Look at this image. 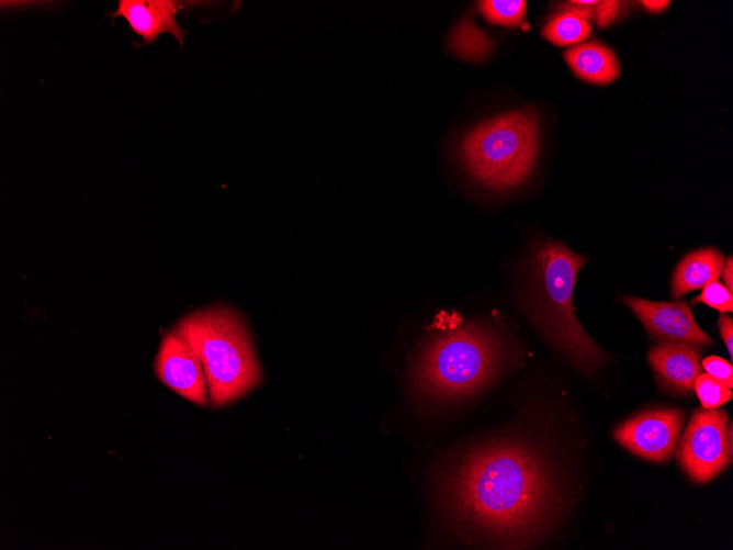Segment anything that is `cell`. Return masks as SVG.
<instances>
[{
	"mask_svg": "<svg viewBox=\"0 0 733 550\" xmlns=\"http://www.w3.org/2000/svg\"><path fill=\"white\" fill-rule=\"evenodd\" d=\"M439 497L463 530L506 547L540 537L564 505L545 457L517 439L471 448L440 479Z\"/></svg>",
	"mask_w": 733,
	"mask_h": 550,
	"instance_id": "6da1fadb",
	"label": "cell"
},
{
	"mask_svg": "<svg viewBox=\"0 0 733 550\" xmlns=\"http://www.w3.org/2000/svg\"><path fill=\"white\" fill-rule=\"evenodd\" d=\"M506 359L497 333L480 322H467L431 336L418 350L411 383L415 393L432 404H455L488 386Z\"/></svg>",
	"mask_w": 733,
	"mask_h": 550,
	"instance_id": "7a4b0ae2",
	"label": "cell"
},
{
	"mask_svg": "<svg viewBox=\"0 0 733 550\" xmlns=\"http://www.w3.org/2000/svg\"><path fill=\"white\" fill-rule=\"evenodd\" d=\"M586 258L564 243L544 242L532 250L528 271L529 312L543 335L582 371L606 361L601 348L577 321L572 304L577 273Z\"/></svg>",
	"mask_w": 733,
	"mask_h": 550,
	"instance_id": "3957f363",
	"label": "cell"
},
{
	"mask_svg": "<svg viewBox=\"0 0 733 550\" xmlns=\"http://www.w3.org/2000/svg\"><path fill=\"white\" fill-rule=\"evenodd\" d=\"M200 358L212 408L247 395L262 380L248 326L235 310L214 305L183 316L177 324Z\"/></svg>",
	"mask_w": 733,
	"mask_h": 550,
	"instance_id": "277c9868",
	"label": "cell"
},
{
	"mask_svg": "<svg viewBox=\"0 0 733 550\" xmlns=\"http://www.w3.org/2000/svg\"><path fill=\"white\" fill-rule=\"evenodd\" d=\"M539 114L522 108L486 120L460 144L469 173L495 191L521 184L531 175L539 150Z\"/></svg>",
	"mask_w": 733,
	"mask_h": 550,
	"instance_id": "5b68a950",
	"label": "cell"
},
{
	"mask_svg": "<svg viewBox=\"0 0 733 550\" xmlns=\"http://www.w3.org/2000/svg\"><path fill=\"white\" fill-rule=\"evenodd\" d=\"M676 458L698 483L713 479L732 461V425L723 408L696 409L677 445Z\"/></svg>",
	"mask_w": 733,
	"mask_h": 550,
	"instance_id": "8992f818",
	"label": "cell"
},
{
	"mask_svg": "<svg viewBox=\"0 0 733 550\" xmlns=\"http://www.w3.org/2000/svg\"><path fill=\"white\" fill-rule=\"evenodd\" d=\"M685 422L680 408L643 411L619 425L613 437L632 453L655 462H667L674 454Z\"/></svg>",
	"mask_w": 733,
	"mask_h": 550,
	"instance_id": "52a82bcc",
	"label": "cell"
},
{
	"mask_svg": "<svg viewBox=\"0 0 733 550\" xmlns=\"http://www.w3.org/2000/svg\"><path fill=\"white\" fill-rule=\"evenodd\" d=\"M154 370L165 385L183 399L199 406L210 405L203 364L177 326L162 336Z\"/></svg>",
	"mask_w": 733,
	"mask_h": 550,
	"instance_id": "ba28073f",
	"label": "cell"
},
{
	"mask_svg": "<svg viewBox=\"0 0 733 550\" xmlns=\"http://www.w3.org/2000/svg\"><path fill=\"white\" fill-rule=\"evenodd\" d=\"M621 300L658 345L680 344L701 348L714 344L697 325L684 301L655 302L634 296H622Z\"/></svg>",
	"mask_w": 733,
	"mask_h": 550,
	"instance_id": "9c48e42d",
	"label": "cell"
},
{
	"mask_svg": "<svg viewBox=\"0 0 733 550\" xmlns=\"http://www.w3.org/2000/svg\"><path fill=\"white\" fill-rule=\"evenodd\" d=\"M184 3L173 0H119L113 19H125L132 31L143 38L136 46L151 45L159 35L169 33L183 46L187 31L177 22V14Z\"/></svg>",
	"mask_w": 733,
	"mask_h": 550,
	"instance_id": "30bf717a",
	"label": "cell"
},
{
	"mask_svg": "<svg viewBox=\"0 0 733 550\" xmlns=\"http://www.w3.org/2000/svg\"><path fill=\"white\" fill-rule=\"evenodd\" d=\"M701 348L689 345H658L650 349L647 359L659 386L673 394L693 391L696 378L701 373Z\"/></svg>",
	"mask_w": 733,
	"mask_h": 550,
	"instance_id": "8fae6325",
	"label": "cell"
},
{
	"mask_svg": "<svg viewBox=\"0 0 733 550\" xmlns=\"http://www.w3.org/2000/svg\"><path fill=\"white\" fill-rule=\"evenodd\" d=\"M724 262V256L717 248L707 247L691 251L674 271L670 296L679 299L690 291L718 281Z\"/></svg>",
	"mask_w": 733,
	"mask_h": 550,
	"instance_id": "7c38bea8",
	"label": "cell"
},
{
	"mask_svg": "<svg viewBox=\"0 0 733 550\" xmlns=\"http://www.w3.org/2000/svg\"><path fill=\"white\" fill-rule=\"evenodd\" d=\"M564 58L579 78L591 83H609L620 72L614 53L599 41L573 45L565 50Z\"/></svg>",
	"mask_w": 733,
	"mask_h": 550,
	"instance_id": "4fadbf2b",
	"label": "cell"
},
{
	"mask_svg": "<svg viewBox=\"0 0 733 550\" xmlns=\"http://www.w3.org/2000/svg\"><path fill=\"white\" fill-rule=\"evenodd\" d=\"M590 34V23L570 11L554 13L542 29L544 38L557 46L576 45Z\"/></svg>",
	"mask_w": 733,
	"mask_h": 550,
	"instance_id": "5bb4252c",
	"label": "cell"
},
{
	"mask_svg": "<svg viewBox=\"0 0 733 550\" xmlns=\"http://www.w3.org/2000/svg\"><path fill=\"white\" fill-rule=\"evenodd\" d=\"M452 50L466 59L480 60L494 48V42L470 20H462L450 36Z\"/></svg>",
	"mask_w": 733,
	"mask_h": 550,
	"instance_id": "9a60e30c",
	"label": "cell"
},
{
	"mask_svg": "<svg viewBox=\"0 0 733 550\" xmlns=\"http://www.w3.org/2000/svg\"><path fill=\"white\" fill-rule=\"evenodd\" d=\"M478 7L488 22L506 26H517L526 16L527 1L483 0L478 2Z\"/></svg>",
	"mask_w": 733,
	"mask_h": 550,
	"instance_id": "2e32d148",
	"label": "cell"
},
{
	"mask_svg": "<svg viewBox=\"0 0 733 550\" xmlns=\"http://www.w3.org/2000/svg\"><path fill=\"white\" fill-rule=\"evenodd\" d=\"M703 408H715L732 399V391L708 373H700L693 383Z\"/></svg>",
	"mask_w": 733,
	"mask_h": 550,
	"instance_id": "e0dca14e",
	"label": "cell"
},
{
	"mask_svg": "<svg viewBox=\"0 0 733 550\" xmlns=\"http://www.w3.org/2000/svg\"><path fill=\"white\" fill-rule=\"evenodd\" d=\"M699 302L722 313L733 312L732 293L719 281H713L702 288L701 293L692 300V303Z\"/></svg>",
	"mask_w": 733,
	"mask_h": 550,
	"instance_id": "ac0fdd59",
	"label": "cell"
},
{
	"mask_svg": "<svg viewBox=\"0 0 733 550\" xmlns=\"http://www.w3.org/2000/svg\"><path fill=\"white\" fill-rule=\"evenodd\" d=\"M701 363L708 374L725 384L729 389L733 388V368L730 362L717 356H709Z\"/></svg>",
	"mask_w": 733,
	"mask_h": 550,
	"instance_id": "d6986e66",
	"label": "cell"
},
{
	"mask_svg": "<svg viewBox=\"0 0 733 550\" xmlns=\"http://www.w3.org/2000/svg\"><path fill=\"white\" fill-rule=\"evenodd\" d=\"M622 2L620 1H599L595 10V21L599 27H604L611 23L620 13Z\"/></svg>",
	"mask_w": 733,
	"mask_h": 550,
	"instance_id": "ffe728a7",
	"label": "cell"
},
{
	"mask_svg": "<svg viewBox=\"0 0 733 550\" xmlns=\"http://www.w3.org/2000/svg\"><path fill=\"white\" fill-rule=\"evenodd\" d=\"M598 2L597 0L568 1L559 5V10L576 13L589 22L591 20L595 21V10Z\"/></svg>",
	"mask_w": 733,
	"mask_h": 550,
	"instance_id": "44dd1931",
	"label": "cell"
},
{
	"mask_svg": "<svg viewBox=\"0 0 733 550\" xmlns=\"http://www.w3.org/2000/svg\"><path fill=\"white\" fill-rule=\"evenodd\" d=\"M721 337L728 348L731 360L733 358V319L726 314H722L719 319Z\"/></svg>",
	"mask_w": 733,
	"mask_h": 550,
	"instance_id": "7402d4cb",
	"label": "cell"
},
{
	"mask_svg": "<svg viewBox=\"0 0 733 550\" xmlns=\"http://www.w3.org/2000/svg\"><path fill=\"white\" fill-rule=\"evenodd\" d=\"M721 274L723 277L724 285L732 293L733 292V259H732V256H730L728 258L726 262H724Z\"/></svg>",
	"mask_w": 733,
	"mask_h": 550,
	"instance_id": "603a6c76",
	"label": "cell"
},
{
	"mask_svg": "<svg viewBox=\"0 0 733 550\" xmlns=\"http://www.w3.org/2000/svg\"><path fill=\"white\" fill-rule=\"evenodd\" d=\"M646 10L651 12H659L663 11L670 2L669 1H663V0H644L640 2Z\"/></svg>",
	"mask_w": 733,
	"mask_h": 550,
	"instance_id": "cb8c5ba5",
	"label": "cell"
}]
</instances>
